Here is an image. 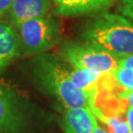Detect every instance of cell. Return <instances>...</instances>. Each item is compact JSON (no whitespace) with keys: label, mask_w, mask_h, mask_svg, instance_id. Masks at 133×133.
<instances>
[{"label":"cell","mask_w":133,"mask_h":133,"mask_svg":"<svg viewBox=\"0 0 133 133\" xmlns=\"http://www.w3.org/2000/svg\"><path fill=\"white\" fill-rule=\"evenodd\" d=\"M69 67L50 53L36 55L33 62L34 80L43 91L57 98L65 109L88 108L96 104L97 92L77 89L69 77Z\"/></svg>","instance_id":"obj_1"},{"label":"cell","mask_w":133,"mask_h":133,"mask_svg":"<svg viewBox=\"0 0 133 133\" xmlns=\"http://www.w3.org/2000/svg\"><path fill=\"white\" fill-rule=\"evenodd\" d=\"M81 37L117 59L133 54V22L123 15L100 13L86 23Z\"/></svg>","instance_id":"obj_2"},{"label":"cell","mask_w":133,"mask_h":133,"mask_svg":"<svg viewBox=\"0 0 133 133\" xmlns=\"http://www.w3.org/2000/svg\"><path fill=\"white\" fill-rule=\"evenodd\" d=\"M15 27L18 30L21 55L24 56L45 53L60 38L59 24L51 17L28 20Z\"/></svg>","instance_id":"obj_3"},{"label":"cell","mask_w":133,"mask_h":133,"mask_svg":"<svg viewBox=\"0 0 133 133\" xmlns=\"http://www.w3.org/2000/svg\"><path fill=\"white\" fill-rule=\"evenodd\" d=\"M61 54L73 68L92 70L101 75H110L118 66V59L95 45L83 43H65Z\"/></svg>","instance_id":"obj_4"},{"label":"cell","mask_w":133,"mask_h":133,"mask_svg":"<svg viewBox=\"0 0 133 133\" xmlns=\"http://www.w3.org/2000/svg\"><path fill=\"white\" fill-rule=\"evenodd\" d=\"M24 115L15 91L0 79V133H20Z\"/></svg>","instance_id":"obj_5"},{"label":"cell","mask_w":133,"mask_h":133,"mask_svg":"<svg viewBox=\"0 0 133 133\" xmlns=\"http://www.w3.org/2000/svg\"><path fill=\"white\" fill-rule=\"evenodd\" d=\"M56 14L60 16L103 13L115 3V0H51Z\"/></svg>","instance_id":"obj_6"},{"label":"cell","mask_w":133,"mask_h":133,"mask_svg":"<svg viewBox=\"0 0 133 133\" xmlns=\"http://www.w3.org/2000/svg\"><path fill=\"white\" fill-rule=\"evenodd\" d=\"M49 8V0H14L8 13L11 22L16 26L28 20L46 16Z\"/></svg>","instance_id":"obj_7"},{"label":"cell","mask_w":133,"mask_h":133,"mask_svg":"<svg viewBox=\"0 0 133 133\" xmlns=\"http://www.w3.org/2000/svg\"><path fill=\"white\" fill-rule=\"evenodd\" d=\"M62 121L65 133H93L97 117L88 108L65 109Z\"/></svg>","instance_id":"obj_8"},{"label":"cell","mask_w":133,"mask_h":133,"mask_svg":"<svg viewBox=\"0 0 133 133\" xmlns=\"http://www.w3.org/2000/svg\"><path fill=\"white\" fill-rule=\"evenodd\" d=\"M21 54L18 34L13 27L0 36V71Z\"/></svg>","instance_id":"obj_9"},{"label":"cell","mask_w":133,"mask_h":133,"mask_svg":"<svg viewBox=\"0 0 133 133\" xmlns=\"http://www.w3.org/2000/svg\"><path fill=\"white\" fill-rule=\"evenodd\" d=\"M69 77L72 84L77 89L85 92H97L98 84L100 83L103 75L92 70L87 69H78L70 67L69 70Z\"/></svg>","instance_id":"obj_10"},{"label":"cell","mask_w":133,"mask_h":133,"mask_svg":"<svg viewBox=\"0 0 133 133\" xmlns=\"http://www.w3.org/2000/svg\"><path fill=\"white\" fill-rule=\"evenodd\" d=\"M92 110L96 117L108 126L110 133H130L129 125L126 119H123L118 115L105 114L97 108H92Z\"/></svg>","instance_id":"obj_11"},{"label":"cell","mask_w":133,"mask_h":133,"mask_svg":"<svg viewBox=\"0 0 133 133\" xmlns=\"http://www.w3.org/2000/svg\"><path fill=\"white\" fill-rule=\"evenodd\" d=\"M119 10L124 17L133 22V0H119Z\"/></svg>","instance_id":"obj_12"},{"label":"cell","mask_w":133,"mask_h":133,"mask_svg":"<svg viewBox=\"0 0 133 133\" xmlns=\"http://www.w3.org/2000/svg\"><path fill=\"white\" fill-rule=\"evenodd\" d=\"M118 98L120 100L127 102L129 107L133 108V90H123L118 94Z\"/></svg>","instance_id":"obj_13"},{"label":"cell","mask_w":133,"mask_h":133,"mask_svg":"<svg viewBox=\"0 0 133 133\" xmlns=\"http://www.w3.org/2000/svg\"><path fill=\"white\" fill-rule=\"evenodd\" d=\"M13 1L14 0H0V19H2V17L8 13Z\"/></svg>","instance_id":"obj_14"},{"label":"cell","mask_w":133,"mask_h":133,"mask_svg":"<svg viewBox=\"0 0 133 133\" xmlns=\"http://www.w3.org/2000/svg\"><path fill=\"white\" fill-rule=\"evenodd\" d=\"M118 65L126 67V68L130 69L131 71H133V54L121 58V59H118Z\"/></svg>","instance_id":"obj_15"},{"label":"cell","mask_w":133,"mask_h":133,"mask_svg":"<svg viewBox=\"0 0 133 133\" xmlns=\"http://www.w3.org/2000/svg\"><path fill=\"white\" fill-rule=\"evenodd\" d=\"M125 116H126V121H127V123L129 125L130 133H133V108L128 105V108L126 109Z\"/></svg>","instance_id":"obj_16"},{"label":"cell","mask_w":133,"mask_h":133,"mask_svg":"<svg viewBox=\"0 0 133 133\" xmlns=\"http://www.w3.org/2000/svg\"><path fill=\"white\" fill-rule=\"evenodd\" d=\"M11 28V26L8 25L5 21L2 19H0V36H2L5 32H7L9 29Z\"/></svg>","instance_id":"obj_17"},{"label":"cell","mask_w":133,"mask_h":133,"mask_svg":"<svg viewBox=\"0 0 133 133\" xmlns=\"http://www.w3.org/2000/svg\"><path fill=\"white\" fill-rule=\"evenodd\" d=\"M93 133H110V132L103 128L100 124L98 123V120H97L95 123V126H94V131H93Z\"/></svg>","instance_id":"obj_18"}]
</instances>
